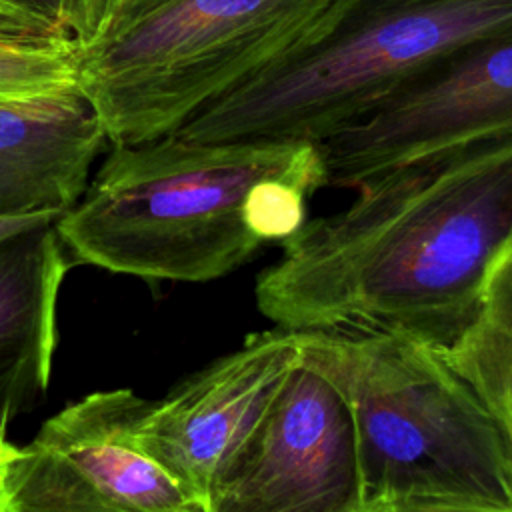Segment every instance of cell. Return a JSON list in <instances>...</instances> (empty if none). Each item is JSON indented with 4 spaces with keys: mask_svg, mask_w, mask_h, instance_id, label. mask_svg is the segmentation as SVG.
<instances>
[{
    "mask_svg": "<svg viewBox=\"0 0 512 512\" xmlns=\"http://www.w3.org/2000/svg\"><path fill=\"white\" fill-rule=\"evenodd\" d=\"M348 0H168L76 50L78 92L110 144L174 134L204 106L322 36Z\"/></svg>",
    "mask_w": 512,
    "mask_h": 512,
    "instance_id": "cell-5",
    "label": "cell"
},
{
    "mask_svg": "<svg viewBox=\"0 0 512 512\" xmlns=\"http://www.w3.org/2000/svg\"><path fill=\"white\" fill-rule=\"evenodd\" d=\"M208 512H362V474L348 402L302 358L214 480Z\"/></svg>",
    "mask_w": 512,
    "mask_h": 512,
    "instance_id": "cell-8",
    "label": "cell"
},
{
    "mask_svg": "<svg viewBox=\"0 0 512 512\" xmlns=\"http://www.w3.org/2000/svg\"><path fill=\"white\" fill-rule=\"evenodd\" d=\"M442 352L512 440V248L492 270L472 322Z\"/></svg>",
    "mask_w": 512,
    "mask_h": 512,
    "instance_id": "cell-12",
    "label": "cell"
},
{
    "mask_svg": "<svg viewBox=\"0 0 512 512\" xmlns=\"http://www.w3.org/2000/svg\"><path fill=\"white\" fill-rule=\"evenodd\" d=\"M362 512H508L492 506H476L462 502H390L368 506Z\"/></svg>",
    "mask_w": 512,
    "mask_h": 512,
    "instance_id": "cell-16",
    "label": "cell"
},
{
    "mask_svg": "<svg viewBox=\"0 0 512 512\" xmlns=\"http://www.w3.org/2000/svg\"><path fill=\"white\" fill-rule=\"evenodd\" d=\"M300 350L298 330L276 326L248 336L164 398L150 400L134 430L136 446L206 504L214 480L268 410Z\"/></svg>",
    "mask_w": 512,
    "mask_h": 512,
    "instance_id": "cell-9",
    "label": "cell"
},
{
    "mask_svg": "<svg viewBox=\"0 0 512 512\" xmlns=\"http://www.w3.org/2000/svg\"><path fill=\"white\" fill-rule=\"evenodd\" d=\"M344 394L364 508L462 502L512 512V440L446 354L384 332L298 330Z\"/></svg>",
    "mask_w": 512,
    "mask_h": 512,
    "instance_id": "cell-3",
    "label": "cell"
},
{
    "mask_svg": "<svg viewBox=\"0 0 512 512\" xmlns=\"http://www.w3.org/2000/svg\"><path fill=\"white\" fill-rule=\"evenodd\" d=\"M60 212H30V214H0V244L24 232L54 224Z\"/></svg>",
    "mask_w": 512,
    "mask_h": 512,
    "instance_id": "cell-17",
    "label": "cell"
},
{
    "mask_svg": "<svg viewBox=\"0 0 512 512\" xmlns=\"http://www.w3.org/2000/svg\"><path fill=\"white\" fill-rule=\"evenodd\" d=\"M318 188L316 144L168 134L110 144L54 226L72 262L144 280L208 282L290 238Z\"/></svg>",
    "mask_w": 512,
    "mask_h": 512,
    "instance_id": "cell-2",
    "label": "cell"
},
{
    "mask_svg": "<svg viewBox=\"0 0 512 512\" xmlns=\"http://www.w3.org/2000/svg\"><path fill=\"white\" fill-rule=\"evenodd\" d=\"M510 28L512 0H348L322 36L174 134L190 142L320 144L414 74Z\"/></svg>",
    "mask_w": 512,
    "mask_h": 512,
    "instance_id": "cell-4",
    "label": "cell"
},
{
    "mask_svg": "<svg viewBox=\"0 0 512 512\" xmlns=\"http://www.w3.org/2000/svg\"><path fill=\"white\" fill-rule=\"evenodd\" d=\"M168 0H62L56 22L76 50L114 38Z\"/></svg>",
    "mask_w": 512,
    "mask_h": 512,
    "instance_id": "cell-14",
    "label": "cell"
},
{
    "mask_svg": "<svg viewBox=\"0 0 512 512\" xmlns=\"http://www.w3.org/2000/svg\"><path fill=\"white\" fill-rule=\"evenodd\" d=\"M14 452H16V446H12V444L4 438V432H0V470H2V466L12 458Z\"/></svg>",
    "mask_w": 512,
    "mask_h": 512,
    "instance_id": "cell-20",
    "label": "cell"
},
{
    "mask_svg": "<svg viewBox=\"0 0 512 512\" xmlns=\"http://www.w3.org/2000/svg\"><path fill=\"white\" fill-rule=\"evenodd\" d=\"M34 10L30 6H24L18 0H0V12H8V14H20V12H28Z\"/></svg>",
    "mask_w": 512,
    "mask_h": 512,
    "instance_id": "cell-19",
    "label": "cell"
},
{
    "mask_svg": "<svg viewBox=\"0 0 512 512\" xmlns=\"http://www.w3.org/2000/svg\"><path fill=\"white\" fill-rule=\"evenodd\" d=\"M18 2H22L24 6H30V8H34V10H38V12L56 20V14H58V8H60L62 0H18Z\"/></svg>",
    "mask_w": 512,
    "mask_h": 512,
    "instance_id": "cell-18",
    "label": "cell"
},
{
    "mask_svg": "<svg viewBox=\"0 0 512 512\" xmlns=\"http://www.w3.org/2000/svg\"><path fill=\"white\" fill-rule=\"evenodd\" d=\"M54 224L0 244V432L50 384L56 304L72 262Z\"/></svg>",
    "mask_w": 512,
    "mask_h": 512,
    "instance_id": "cell-11",
    "label": "cell"
},
{
    "mask_svg": "<svg viewBox=\"0 0 512 512\" xmlns=\"http://www.w3.org/2000/svg\"><path fill=\"white\" fill-rule=\"evenodd\" d=\"M512 134V28L414 74L318 146L324 186L362 182L458 146Z\"/></svg>",
    "mask_w": 512,
    "mask_h": 512,
    "instance_id": "cell-7",
    "label": "cell"
},
{
    "mask_svg": "<svg viewBox=\"0 0 512 512\" xmlns=\"http://www.w3.org/2000/svg\"><path fill=\"white\" fill-rule=\"evenodd\" d=\"M78 94L76 46L0 40V106Z\"/></svg>",
    "mask_w": 512,
    "mask_h": 512,
    "instance_id": "cell-13",
    "label": "cell"
},
{
    "mask_svg": "<svg viewBox=\"0 0 512 512\" xmlns=\"http://www.w3.org/2000/svg\"><path fill=\"white\" fill-rule=\"evenodd\" d=\"M306 220L256 282L284 330L398 334L448 350L512 248V134L382 172Z\"/></svg>",
    "mask_w": 512,
    "mask_h": 512,
    "instance_id": "cell-1",
    "label": "cell"
},
{
    "mask_svg": "<svg viewBox=\"0 0 512 512\" xmlns=\"http://www.w3.org/2000/svg\"><path fill=\"white\" fill-rule=\"evenodd\" d=\"M48 34V22L40 12L28 10L20 14L0 12V40L36 42Z\"/></svg>",
    "mask_w": 512,
    "mask_h": 512,
    "instance_id": "cell-15",
    "label": "cell"
},
{
    "mask_svg": "<svg viewBox=\"0 0 512 512\" xmlns=\"http://www.w3.org/2000/svg\"><path fill=\"white\" fill-rule=\"evenodd\" d=\"M150 400L92 392L50 416L0 470V512H208L134 442Z\"/></svg>",
    "mask_w": 512,
    "mask_h": 512,
    "instance_id": "cell-6",
    "label": "cell"
},
{
    "mask_svg": "<svg viewBox=\"0 0 512 512\" xmlns=\"http://www.w3.org/2000/svg\"><path fill=\"white\" fill-rule=\"evenodd\" d=\"M106 146V132L80 92L0 106V214H64Z\"/></svg>",
    "mask_w": 512,
    "mask_h": 512,
    "instance_id": "cell-10",
    "label": "cell"
}]
</instances>
